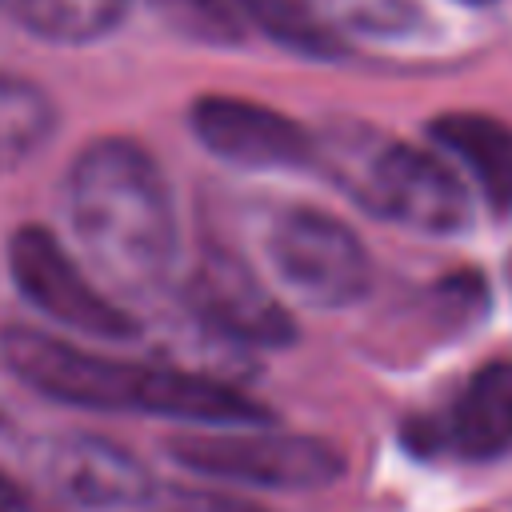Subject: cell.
<instances>
[{
    "mask_svg": "<svg viewBox=\"0 0 512 512\" xmlns=\"http://www.w3.org/2000/svg\"><path fill=\"white\" fill-rule=\"evenodd\" d=\"M428 140L444 160L468 172L492 212H512V128L488 112H444L428 124Z\"/></svg>",
    "mask_w": 512,
    "mask_h": 512,
    "instance_id": "cell-11",
    "label": "cell"
},
{
    "mask_svg": "<svg viewBox=\"0 0 512 512\" xmlns=\"http://www.w3.org/2000/svg\"><path fill=\"white\" fill-rule=\"evenodd\" d=\"M152 512H268L256 500L216 492V488H156Z\"/></svg>",
    "mask_w": 512,
    "mask_h": 512,
    "instance_id": "cell-16",
    "label": "cell"
},
{
    "mask_svg": "<svg viewBox=\"0 0 512 512\" xmlns=\"http://www.w3.org/2000/svg\"><path fill=\"white\" fill-rule=\"evenodd\" d=\"M32 468H36V480L56 500L76 504L84 512L148 508L160 488L140 456H132L128 448L104 436H84V432L40 440L32 448Z\"/></svg>",
    "mask_w": 512,
    "mask_h": 512,
    "instance_id": "cell-7",
    "label": "cell"
},
{
    "mask_svg": "<svg viewBox=\"0 0 512 512\" xmlns=\"http://www.w3.org/2000/svg\"><path fill=\"white\" fill-rule=\"evenodd\" d=\"M0 512H44V508L28 488H20L8 472H0Z\"/></svg>",
    "mask_w": 512,
    "mask_h": 512,
    "instance_id": "cell-17",
    "label": "cell"
},
{
    "mask_svg": "<svg viewBox=\"0 0 512 512\" xmlns=\"http://www.w3.org/2000/svg\"><path fill=\"white\" fill-rule=\"evenodd\" d=\"M324 164L368 212L416 232H456L468 220V192L456 168L428 148L356 132L340 144H316Z\"/></svg>",
    "mask_w": 512,
    "mask_h": 512,
    "instance_id": "cell-3",
    "label": "cell"
},
{
    "mask_svg": "<svg viewBox=\"0 0 512 512\" xmlns=\"http://www.w3.org/2000/svg\"><path fill=\"white\" fill-rule=\"evenodd\" d=\"M236 8L240 20L260 24L268 36H276L280 44L308 52V56H336L340 40L336 32L324 24V16L316 12L312 0H228Z\"/></svg>",
    "mask_w": 512,
    "mask_h": 512,
    "instance_id": "cell-14",
    "label": "cell"
},
{
    "mask_svg": "<svg viewBox=\"0 0 512 512\" xmlns=\"http://www.w3.org/2000/svg\"><path fill=\"white\" fill-rule=\"evenodd\" d=\"M196 140L236 164V168H252V172H288V168H308L316 164V140L304 132V124H296L292 116H284L280 108H268L260 100L248 96H200L188 112Z\"/></svg>",
    "mask_w": 512,
    "mask_h": 512,
    "instance_id": "cell-8",
    "label": "cell"
},
{
    "mask_svg": "<svg viewBox=\"0 0 512 512\" xmlns=\"http://www.w3.org/2000/svg\"><path fill=\"white\" fill-rule=\"evenodd\" d=\"M188 300L196 316L228 340L260 344V348H280L296 340V324L284 300L240 256L224 248L200 256L188 280Z\"/></svg>",
    "mask_w": 512,
    "mask_h": 512,
    "instance_id": "cell-9",
    "label": "cell"
},
{
    "mask_svg": "<svg viewBox=\"0 0 512 512\" xmlns=\"http://www.w3.org/2000/svg\"><path fill=\"white\" fill-rule=\"evenodd\" d=\"M268 264L276 280L312 308H344L368 292L372 260L360 236L332 212L296 204L268 228Z\"/></svg>",
    "mask_w": 512,
    "mask_h": 512,
    "instance_id": "cell-5",
    "label": "cell"
},
{
    "mask_svg": "<svg viewBox=\"0 0 512 512\" xmlns=\"http://www.w3.org/2000/svg\"><path fill=\"white\" fill-rule=\"evenodd\" d=\"M12 20L52 44H88L108 36L132 0H0Z\"/></svg>",
    "mask_w": 512,
    "mask_h": 512,
    "instance_id": "cell-12",
    "label": "cell"
},
{
    "mask_svg": "<svg viewBox=\"0 0 512 512\" xmlns=\"http://www.w3.org/2000/svg\"><path fill=\"white\" fill-rule=\"evenodd\" d=\"M408 440L420 452H452L464 460H496L512 452V360L476 368L444 416L408 424Z\"/></svg>",
    "mask_w": 512,
    "mask_h": 512,
    "instance_id": "cell-10",
    "label": "cell"
},
{
    "mask_svg": "<svg viewBox=\"0 0 512 512\" xmlns=\"http://www.w3.org/2000/svg\"><path fill=\"white\" fill-rule=\"evenodd\" d=\"M472 4H488V0H472Z\"/></svg>",
    "mask_w": 512,
    "mask_h": 512,
    "instance_id": "cell-18",
    "label": "cell"
},
{
    "mask_svg": "<svg viewBox=\"0 0 512 512\" xmlns=\"http://www.w3.org/2000/svg\"><path fill=\"white\" fill-rule=\"evenodd\" d=\"M8 272L20 296L48 320L96 336V340H128L136 336L132 312H124L100 284L76 264V256L60 244L56 232L40 224H24L8 236Z\"/></svg>",
    "mask_w": 512,
    "mask_h": 512,
    "instance_id": "cell-6",
    "label": "cell"
},
{
    "mask_svg": "<svg viewBox=\"0 0 512 512\" xmlns=\"http://www.w3.org/2000/svg\"><path fill=\"white\" fill-rule=\"evenodd\" d=\"M168 456L196 476L252 488H324L340 476V452L320 436L248 432V424L216 432H184Z\"/></svg>",
    "mask_w": 512,
    "mask_h": 512,
    "instance_id": "cell-4",
    "label": "cell"
},
{
    "mask_svg": "<svg viewBox=\"0 0 512 512\" xmlns=\"http://www.w3.org/2000/svg\"><path fill=\"white\" fill-rule=\"evenodd\" d=\"M152 12H160L176 32L220 44V40H236L240 16L228 0H148Z\"/></svg>",
    "mask_w": 512,
    "mask_h": 512,
    "instance_id": "cell-15",
    "label": "cell"
},
{
    "mask_svg": "<svg viewBox=\"0 0 512 512\" xmlns=\"http://www.w3.org/2000/svg\"><path fill=\"white\" fill-rule=\"evenodd\" d=\"M0 352H4V364L28 388H36L56 404L100 408V412H148V416L188 420L204 428L268 420L264 404L248 400L224 380L184 372V368L116 360L40 328H4Z\"/></svg>",
    "mask_w": 512,
    "mask_h": 512,
    "instance_id": "cell-1",
    "label": "cell"
},
{
    "mask_svg": "<svg viewBox=\"0 0 512 512\" xmlns=\"http://www.w3.org/2000/svg\"><path fill=\"white\" fill-rule=\"evenodd\" d=\"M56 112L44 88L0 72V172L24 164L52 136Z\"/></svg>",
    "mask_w": 512,
    "mask_h": 512,
    "instance_id": "cell-13",
    "label": "cell"
},
{
    "mask_svg": "<svg viewBox=\"0 0 512 512\" xmlns=\"http://www.w3.org/2000/svg\"><path fill=\"white\" fill-rule=\"evenodd\" d=\"M68 220L88 264L120 288H152L176 260V208L160 164L124 136L92 140L68 172Z\"/></svg>",
    "mask_w": 512,
    "mask_h": 512,
    "instance_id": "cell-2",
    "label": "cell"
}]
</instances>
